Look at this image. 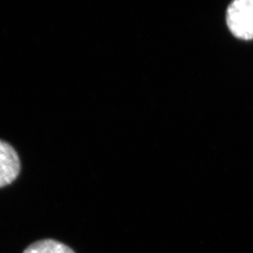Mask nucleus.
<instances>
[{
    "mask_svg": "<svg viewBox=\"0 0 253 253\" xmlns=\"http://www.w3.org/2000/svg\"><path fill=\"white\" fill-rule=\"evenodd\" d=\"M21 171V161L17 150L5 140L0 139V189L17 179Z\"/></svg>",
    "mask_w": 253,
    "mask_h": 253,
    "instance_id": "f03ea898",
    "label": "nucleus"
},
{
    "mask_svg": "<svg viewBox=\"0 0 253 253\" xmlns=\"http://www.w3.org/2000/svg\"><path fill=\"white\" fill-rule=\"evenodd\" d=\"M22 253H76L70 247L54 239H42L29 245Z\"/></svg>",
    "mask_w": 253,
    "mask_h": 253,
    "instance_id": "7ed1b4c3",
    "label": "nucleus"
},
{
    "mask_svg": "<svg viewBox=\"0 0 253 253\" xmlns=\"http://www.w3.org/2000/svg\"><path fill=\"white\" fill-rule=\"evenodd\" d=\"M226 22L237 38L253 40V0H235L228 7Z\"/></svg>",
    "mask_w": 253,
    "mask_h": 253,
    "instance_id": "f257e3e1",
    "label": "nucleus"
}]
</instances>
